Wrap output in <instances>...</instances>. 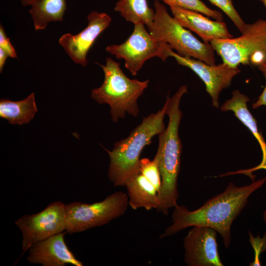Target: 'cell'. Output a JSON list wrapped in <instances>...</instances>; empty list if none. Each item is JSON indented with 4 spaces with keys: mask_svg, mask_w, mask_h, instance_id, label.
<instances>
[{
    "mask_svg": "<svg viewBox=\"0 0 266 266\" xmlns=\"http://www.w3.org/2000/svg\"><path fill=\"white\" fill-rule=\"evenodd\" d=\"M87 27L77 34H63L59 40L66 53L75 63L85 66L88 64L87 54L99 35L110 25L111 18L105 13L97 11L88 16Z\"/></svg>",
    "mask_w": 266,
    "mask_h": 266,
    "instance_id": "12",
    "label": "cell"
},
{
    "mask_svg": "<svg viewBox=\"0 0 266 266\" xmlns=\"http://www.w3.org/2000/svg\"><path fill=\"white\" fill-rule=\"evenodd\" d=\"M258 67L265 76L266 85L257 100L252 104V108L253 109H256L263 105L266 106V64L261 65Z\"/></svg>",
    "mask_w": 266,
    "mask_h": 266,
    "instance_id": "26",
    "label": "cell"
},
{
    "mask_svg": "<svg viewBox=\"0 0 266 266\" xmlns=\"http://www.w3.org/2000/svg\"><path fill=\"white\" fill-rule=\"evenodd\" d=\"M66 233L56 234L32 245L28 250L27 261L43 266H82L83 263L75 258L65 242Z\"/></svg>",
    "mask_w": 266,
    "mask_h": 266,
    "instance_id": "13",
    "label": "cell"
},
{
    "mask_svg": "<svg viewBox=\"0 0 266 266\" xmlns=\"http://www.w3.org/2000/svg\"><path fill=\"white\" fill-rule=\"evenodd\" d=\"M173 17L185 28L200 37L209 43L215 39H230L233 36L223 21H212L199 12L176 6H169Z\"/></svg>",
    "mask_w": 266,
    "mask_h": 266,
    "instance_id": "14",
    "label": "cell"
},
{
    "mask_svg": "<svg viewBox=\"0 0 266 266\" xmlns=\"http://www.w3.org/2000/svg\"><path fill=\"white\" fill-rule=\"evenodd\" d=\"M105 61V65L97 63L102 68L104 77L102 85L92 90V99L110 106L113 122L124 118L126 114L137 117V100L148 87L149 80L131 79L123 72L119 63L108 57Z\"/></svg>",
    "mask_w": 266,
    "mask_h": 266,
    "instance_id": "4",
    "label": "cell"
},
{
    "mask_svg": "<svg viewBox=\"0 0 266 266\" xmlns=\"http://www.w3.org/2000/svg\"><path fill=\"white\" fill-rule=\"evenodd\" d=\"M114 9L127 21L134 25L143 24L147 28L155 17V10L149 6L147 0H118Z\"/></svg>",
    "mask_w": 266,
    "mask_h": 266,
    "instance_id": "19",
    "label": "cell"
},
{
    "mask_svg": "<svg viewBox=\"0 0 266 266\" xmlns=\"http://www.w3.org/2000/svg\"><path fill=\"white\" fill-rule=\"evenodd\" d=\"M154 19L148 30L156 41L167 43L181 56L215 65L214 51L210 43L202 42L194 36L169 15L159 0L154 1Z\"/></svg>",
    "mask_w": 266,
    "mask_h": 266,
    "instance_id": "5",
    "label": "cell"
},
{
    "mask_svg": "<svg viewBox=\"0 0 266 266\" xmlns=\"http://www.w3.org/2000/svg\"><path fill=\"white\" fill-rule=\"evenodd\" d=\"M241 33L236 38L215 39L210 44L223 63L231 66L266 64V20L246 24Z\"/></svg>",
    "mask_w": 266,
    "mask_h": 266,
    "instance_id": "6",
    "label": "cell"
},
{
    "mask_svg": "<svg viewBox=\"0 0 266 266\" xmlns=\"http://www.w3.org/2000/svg\"><path fill=\"white\" fill-rule=\"evenodd\" d=\"M169 57L175 59L177 63L193 70L203 82L206 90L211 98L213 106L219 107V97L221 92L229 87L233 78L240 72L238 67H232L225 63L218 65H208L202 61L182 57L168 49Z\"/></svg>",
    "mask_w": 266,
    "mask_h": 266,
    "instance_id": "10",
    "label": "cell"
},
{
    "mask_svg": "<svg viewBox=\"0 0 266 266\" xmlns=\"http://www.w3.org/2000/svg\"><path fill=\"white\" fill-rule=\"evenodd\" d=\"M128 205V195L122 191L92 204L79 201L68 203L66 205V232L71 234L105 225L124 214Z\"/></svg>",
    "mask_w": 266,
    "mask_h": 266,
    "instance_id": "7",
    "label": "cell"
},
{
    "mask_svg": "<svg viewBox=\"0 0 266 266\" xmlns=\"http://www.w3.org/2000/svg\"><path fill=\"white\" fill-rule=\"evenodd\" d=\"M0 47L7 53L9 57L12 58H17L16 52L1 25L0 26Z\"/></svg>",
    "mask_w": 266,
    "mask_h": 266,
    "instance_id": "25",
    "label": "cell"
},
{
    "mask_svg": "<svg viewBox=\"0 0 266 266\" xmlns=\"http://www.w3.org/2000/svg\"><path fill=\"white\" fill-rule=\"evenodd\" d=\"M212 4L221 9L233 21L238 29L242 33L246 24L234 8L233 0H208Z\"/></svg>",
    "mask_w": 266,
    "mask_h": 266,
    "instance_id": "22",
    "label": "cell"
},
{
    "mask_svg": "<svg viewBox=\"0 0 266 266\" xmlns=\"http://www.w3.org/2000/svg\"><path fill=\"white\" fill-rule=\"evenodd\" d=\"M170 48L166 43L156 41L144 24L137 23L134 25L133 33L126 41L120 44L108 45L105 50L117 59H123L126 69L135 76L151 58L157 57L165 62L169 57Z\"/></svg>",
    "mask_w": 266,
    "mask_h": 266,
    "instance_id": "8",
    "label": "cell"
},
{
    "mask_svg": "<svg viewBox=\"0 0 266 266\" xmlns=\"http://www.w3.org/2000/svg\"><path fill=\"white\" fill-rule=\"evenodd\" d=\"M9 57L7 53L0 47V72H1L5 61Z\"/></svg>",
    "mask_w": 266,
    "mask_h": 266,
    "instance_id": "27",
    "label": "cell"
},
{
    "mask_svg": "<svg viewBox=\"0 0 266 266\" xmlns=\"http://www.w3.org/2000/svg\"><path fill=\"white\" fill-rule=\"evenodd\" d=\"M29 13L35 30L45 29L51 21H62L66 9V0H38L31 5Z\"/></svg>",
    "mask_w": 266,
    "mask_h": 266,
    "instance_id": "18",
    "label": "cell"
},
{
    "mask_svg": "<svg viewBox=\"0 0 266 266\" xmlns=\"http://www.w3.org/2000/svg\"><path fill=\"white\" fill-rule=\"evenodd\" d=\"M249 101L250 99L248 96L236 90L233 92L232 97L223 103L221 110L233 111L235 116L252 133L263 151L266 148V143L258 131L257 121L247 108V102Z\"/></svg>",
    "mask_w": 266,
    "mask_h": 266,
    "instance_id": "17",
    "label": "cell"
},
{
    "mask_svg": "<svg viewBox=\"0 0 266 266\" xmlns=\"http://www.w3.org/2000/svg\"><path fill=\"white\" fill-rule=\"evenodd\" d=\"M37 112L34 93L19 101L5 99L0 100V117L12 125H22L28 123Z\"/></svg>",
    "mask_w": 266,
    "mask_h": 266,
    "instance_id": "16",
    "label": "cell"
},
{
    "mask_svg": "<svg viewBox=\"0 0 266 266\" xmlns=\"http://www.w3.org/2000/svg\"><path fill=\"white\" fill-rule=\"evenodd\" d=\"M169 6H176L183 9L198 12L216 20L223 21V16L221 12L207 7L200 0H159Z\"/></svg>",
    "mask_w": 266,
    "mask_h": 266,
    "instance_id": "20",
    "label": "cell"
},
{
    "mask_svg": "<svg viewBox=\"0 0 266 266\" xmlns=\"http://www.w3.org/2000/svg\"><path fill=\"white\" fill-rule=\"evenodd\" d=\"M262 151V160L261 163L254 167L246 169L238 170L236 171L230 172L225 174H223L221 176H227L235 174H243L249 176L251 179L254 181L255 176L252 174V172L259 169L266 170V148Z\"/></svg>",
    "mask_w": 266,
    "mask_h": 266,
    "instance_id": "24",
    "label": "cell"
},
{
    "mask_svg": "<svg viewBox=\"0 0 266 266\" xmlns=\"http://www.w3.org/2000/svg\"><path fill=\"white\" fill-rule=\"evenodd\" d=\"M266 182V176L241 187L230 182L225 191L207 200L201 207L190 211L185 206L176 205L171 215L172 225L160 238L170 236L188 227L196 226L213 228L221 235L225 247L231 242V226L244 208L249 197Z\"/></svg>",
    "mask_w": 266,
    "mask_h": 266,
    "instance_id": "1",
    "label": "cell"
},
{
    "mask_svg": "<svg viewBox=\"0 0 266 266\" xmlns=\"http://www.w3.org/2000/svg\"><path fill=\"white\" fill-rule=\"evenodd\" d=\"M139 171L154 184L161 189V175L158 160L155 156L153 160L145 158L140 159Z\"/></svg>",
    "mask_w": 266,
    "mask_h": 266,
    "instance_id": "21",
    "label": "cell"
},
{
    "mask_svg": "<svg viewBox=\"0 0 266 266\" xmlns=\"http://www.w3.org/2000/svg\"><path fill=\"white\" fill-rule=\"evenodd\" d=\"M187 92V86L182 85L171 98L169 95L167 96L166 114L168 116V124L159 134V146L155 157L159 162L162 185L157 211L165 215L168 213L170 208L178 204L177 179L182 152L178 129L182 113L179 105L182 96Z\"/></svg>",
    "mask_w": 266,
    "mask_h": 266,
    "instance_id": "2",
    "label": "cell"
},
{
    "mask_svg": "<svg viewBox=\"0 0 266 266\" xmlns=\"http://www.w3.org/2000/svg\"><path fill=\"white\" fill-rule=\"evenodd\" d=\"M263 219H264V221L265 222V224L266 226V209L263 213Z\"/></svg>",
    "mask_w": 266,
    "mask_h": 266,
    "instance_id": "29",
    "label": "cell"
},
{
    "mask_svg": "<svg viewBox=\"0 0 266 266\" xmlns=\"http://www.w3.org/2000/svg\"><path fill=\"white\" fill-rule=\"evenodd\" d=\"M217 233L211 227L194 226L183 239L185 263L189 266H223L218 251Z\"/></svg>",
    "mask_w": 266,
    "mask_h": 266,
    "instance_id": "11",
    "label": "cell"
},
{
    "mask_svg": "<svg viewBox=\"0 0 266 266\" xmlns=\"http://www.w3.org/2000/svg\"><path fill=\"white\" fill-rule=\"evenodd\" d=\"M166 102L157 112L143 118L125 139L115 143L111 151L106 150L110 158L108 176L115 186H125L127 181L139 171L142 150L151 143L152 138L165 129L164 119Z\"/></svg>",
    "mask_w": 266,
    "mask_h": 266,
    "instance_id": "3",
    "label": "cell"
},
{
    "mask_svg": "<svg viewBox=\"0 0 266 266\" xmlns=\"http://www.w3.org/2000/svg\"><path fill=\"white\" fill-rule=\"evenodd\" d=\"M259 0L261 1L263 3V4L265 5L266 8V0Z\"/></svg>",
    "mask_w": 266,
    "mask_h": 266,
    "instance_id": "30",
    "label": "cell"
},
{
    "mask_svg": "<svg viewBox=\"0 0 266 266\" xmlns=\"http://www.w3.org/2000/svg\"><path fill=\"white\" fill-rule=\"evenodd\" d=\"M15 223L22 233L25 253L35 243L66 231V205L60 201L52 202L41 211L25 215Z\"/></svg>",
    "mask_w": 266,
    "mask_h": 266,
    "instance_id": "9",
    "label": "cell"
},
{
    "mask_svg": "<svg viewBox=\"0 0 266 266\" xmlns=\"http://www.w3.org/2000/svg\"><path fill=\"white\" fill-rule=\"evenodd\" d=\"M129 205L133 209L144 208L147 210L159 208L161 188L139 171L126 182Z\"/></svg>",
    "mask_w": 266,
    "mask_h": 266,
    "instance_id": "15",
    "label": "cell"
},
{
    "mask_svg": "<svg viewBox=\"0 0 266 266\" xmlns=\"http://www.w3.org/2000/svg\"><path fill=\"white\" fill-rule=\"evenodd\" d=\"M249 241L253 248L254 251V259L253 262L249 265L251 266H261L260 262V255L266 250V233H264L263 237L259 235L255 237L250 232Z\"/></svg>",
    "mask_w": 266,
    "mask_h": 266,
    "instance_id": "23",
    "label": "cell"
},
{
    "mask_svg": "<svg viewBox=\"0 0 266 266\" xmlns=\"http://www.w3.org/2000/svg\"><path fill=\"white\" fill-rule=\"evenodd\" d=\"M37 0H20L21 4L23 6L31 5L32 3Z\"/></svg>",
    "mask_w": 266,
    "mask_h": 266,
    "instance_id": "28",
    "label": "cell"
}]
</instances>
